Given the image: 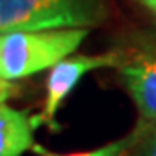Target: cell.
I'll use <instances>...</instances> for the list:
<instances>
[{
  "label": "cell",
  "mask_w": 156,
  "mask_h": 156,
  "mask_svg": "<svg viewBox=\"0 0 156 156\" xmlns=\"http://www.w3.org/2000/svg\"><path fill=\"white\" fill-rule=\"evenodd\" d=\"M106 14L104 0H0V33L94 28Z\"/></svg>",
  "instance_id": "2"
},
{
  "label": "cell",
  "mask_w": 156,
  "mask_h": 156,
  "mask_svg": "<svg viewBox=\"0 0 156 156\" xmlns=\"http://www.w3.org/2000/svg\"><path fill=\"white\" fill-rule=\"evenodd\" d=\"M120 64V54L118 52H106L97 56H68L50 68L47 76V95H45L44 109L35 118V127L38 123H47L52 130H57L56 113L66 97L73 92L78 82L87 73L101 69V68H113Z\"/></svg>",
  "instance_id": "3"
},
{
  "label": "cell",
  "mask_w": 156,
  "mask_h": 156,
  "mask_svg": "<svg viewBox=\"0 0 156 156\" xmlns=\"http://www.w3.org/2000/svg\"><path fill=\"white\" fill-rule=\"evenodd\" d=\"M135 156H156V130L142 137L139 142V151Z\"/></svg>",
  "instance_id": "7"
},
{
  "label": "cell",
  "mask_w": 156,
  "mask_h": 156,
  "mask_svg": "<svg viewBox=\"0 0 156 156\" xmlns=\"http://www.w3.org/2000/svg\"><path fill=\"white\" fill-rule=\"evenodd\" d=\"M89 28L19 30L0 33V78L21 80L71 56Z\"/></svg>",
  "instance_id": "1"
},
{
  "label": "cell",
  "mask_w": 156,
  "mask_h": 156,
  "mask_svg": "<svg viewBox=\"0 0 156 156\" xmlns=\"http://www.w3.org/2000/svg\"><path fill=\"white\" fill-rule=\"evenodd\" d=\"M147 9H151L153 12H156V0H140Z\"/></svg>",
  "instance_id": "8"
},
{
  "label": "cell",
  "mask_w": 156,
  "mask_h": 156,
  "mask_svg": "<svg viewBox=\"0 0 156 156\" xmlns=\"http://www.w3.org/2000/svg\"><path fill=\"white\" fill-rule=\"evenodd\" d=\"M127 92L140 116L156 127V50H144L120 66Z\"/></svg>",
  "instance_id": "4"
},
{
  "label": "cell",
  "mask_w": 156,
  "mask_h": 156,
  "mask_svg": "<svg viewBox=\"0 0 156 156\" xmlns=\"http://www.w3.org/2000/svg\"><path fill=\"white\" fill-rule=\"evenodd\" d=\"M33 130L26 111L0 104V156H23L33 149Z\"/></svg>",
  "instance_id": "5"
},
{
  "label": "cell",
  "mask_w": 156,
  "mask_h": 156,
  "mask_svg": "<svg viewBox=\"0 0 156 156\" xmlns=\"http://www.w3.org/2000/svg\"><path fill=\"white\" fill-rule=\"evenodd\" d=\"M144 137V132H142V128H137L134 130L130 135L127 137H122V139L118 140H113L109 144L102 146V147H97V149H92V151H85V153H73V154H57V153H50V151H45L38 146H33V149L37 153H40L42 156H125L132 146H137L142 140Z\"/></svg>",
  "instance_id": "6"
}]
</instances>
